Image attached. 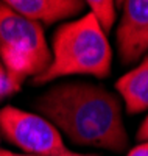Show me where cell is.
Returning a JSON list of instances; mask_svg holds the SVG:
<instances>
[{"instance_id": "1", "label": "cell", "mask_w": 148, "mask_h": 156, "mask_svg": "<svg viewBox=\"0 0 148 156\" xmlns=\"http://www.w3.org/2000/svg\"><path fill=\"white\" fill-rule=\"evenodd\" d=\"M36 109L75 145L114 153L128 147L120 100L100 84L59 83L37 97Z\"/></svg>"}, {"instance_id": "13", "label": "cell", "mask_w": 148, "mask_h": 156, "mask_svg": "<svg viewBox=\"0 0 148 156\" xmlns=\"http://www.w3.org/2000/svg\"><path fill=\"white\" fill-rule=\"evenodd\" d=\"M90 156H98V154H90Z\"/></svg>"}, {"instance_id": "6", "label": "cell", "mask_w": 148, "mask_h": 156, "mask_svg": "<svg viewBox=\"0 0 148 156\" xmlns=\"http://www.w3.org/2000/svg\"><path fill=\"white\" fill-rule=\"evenodd\" d=\"M9 8L37 23L50 25L79 14L86 2L81 0H6Z\"/></svg>"}, {"instance_id": "8", "label": "cell", "mask_w": 148, "mask_h": 156, "mask_svg": "<svg viewBox=\"0 0 148 156\" xmlns=\"http://www.w3.org/2000/svg\"><path fill=\"white\" fill-rule=\"evenodd\" d=\"M90 12L89 14L95 19L98 27L107 34L112 25L117 20V5L112 0H89L86 2Z\"/></svg>"}, {"instance_id": "3", "label": "cell", "mask_w": 148, "mask_h": 156, "mask_svg": "<svg viewBox=\"0 0 148 156\" xmlns=\"http://www.w3.org/2000/svg\"><path fill=\"white\" fill-rule=\"evenodd\" d=\"M0 61L12 94L26 78H36L50 66L51 50L41 23L0 2Z\"/></svg>"}, {"instance_id": "11", "label": "cell", "mask_w": 148, "mask_h": 156, "mask_svg": "<svg viewBox=\"0 0 148 156\" xmlns=\"http://www.w3.org/2000/svg\"><path fill=\"white\" fill-rule=\"evenodd\" d=\"M136 137H137V140H140V142H148V115L145 117L143 122L140 123Z\"/></svg>"}, {"instance_id": "4", "label": "cell", "mask_w": 148, "mask_h": 156, "mask_svg": "<svg viewBox=\"0 0 148 156\" xmlns=\"http://www.w3.org/2000/svg\"><path fill=\"white\" fill-rule=\"evenodd\" d=\"M0 131L12 145L33 156H90L72 151L59 129L41 114L14 106L0 109Z\"/></svg>"}, {"instance_id": "5", "label": "cell", "mask_w": 148, "mask_h": 156, "mask_svg": "<svg viewBox=\"0 0 148 156\" xmlns=\"http://www.w3.org/2000/svg\"><path fill=\"white\" fill-rule=\"evenodd\" d=\"M122 16L115 31L120 61L137 62L148 50V0L120 2Z\"/></svg>"}, {"instance_id": "12", "label": "cell", "mask_w": 148, "mask_h": 156, "mask_svg": "<svg viewBox=\"0 0 148 156\" xmlns=\"http://www.w3.org/2000/svg\"><path fill=\"white\" fill-rule=\"evenodd\" d=\"M0 156H33V154H17V153H12L8 150H0Z\"/></svg>"}, {"instance_id": "10", "label": "cell", "mask_w": 148, "mask_h": 156, "mask_svg": "<svg viewBox=\"0 0 148 156\" xmlns=\"http://www.w3.org/2000/svg\"><path fill=\"white\" fill-rule=\"evenodd\" d=\"M126 156H148V142H142V144L132 147Z\"/></svg>"}, {"instance_id": "9", "label": "cell", "mask_w": 148, "mask_h": 156, "mask_svg": "<svg viewBox=\"0 0 148 156\" xmlns=\"http://www.w3.org/2000/svg\"><path fill=\"white\" fill-rule=\"evenodd\" d=\"M8 95H12V90H11L8 76H6V70L3 67L2 61H0V100L8 97Z\"/></svg>"}, {"instance_id": "2", "label": "cell", "mask_w": 148, "mask_h": 156, "mask_svg": "<svg viewBox=\"0 0 148 156\" xmlns=\"http://www.w3.org/2000/svg\"><path fill=\"white\" fill-rule=\"evenodd\" d=\"M50 66L33 84H45L72 75L106 78L111 73L112 48L106 33L90 14L70 20L55 31Z\"/></svg>"}, {"instance_id": "7", "label": "cell", "mask_w": 148, "mask_h": 156, "mask_svg": "<svg viewBox=\"0 0 148 156\" xmlns=\"http://www.w3.org/2000/svg\"><path fill=\"white\" fill-rule=\"evenodd\" d=\"M115 90L123 100L128 114H139L148 109V55L132 70L118 78Z\"/></svg>"}]
</instances>
